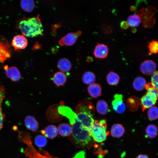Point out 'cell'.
Here are the masks:
<instances>
[{
	"instance_id": "obj_1",
	"label": "cell",
	"mask_w": 158,
	"mask_h": 158,
	"mask_svg": "<svg viewBox=\"0 0 158 158\" xmlns=\"http://www.w3.org/2000/svg\"><path fill=\"white\" fill-rule=\"evenodd\" d=\"M18 28L24 36L34 37L42 35L43 27L39 15L31 18H24L18 21Z\"/></svg>"
},
{
	"instance_id": "obj_2",
	"label": "cell",
	"mask_w": 158,
	"mask_h": 158,
	"mask_svg": "<svg viewBox=\"0 0 158 158\" xmlns=\"http://www.w3.org/2000/svg\"><path fill=\"white\" fill-rule=\"evenodd\" d=\"M70 136L71 140L76 147H88L93 144V139L90 132L83 128L78 118L72 125Z\"/></svg>"
},
{
	"instance_id": "obj_3",
	"label": "cell",
	"mask_w": 158,
	"mask_h": 158,
	"mask_svg": "<svg viewBox=\"0 0 158 158\" xmlns=\"http://www.w3.org/2000/svg\"><path fill=\"white\" fill-rule=\"evenodd\" d=\"M94 108L91 102L85 100L77 105L75 113L83 128L90 132L94 123L92 112Z\"/></svg>"
},
{
	"instance_id": "obj_4",
	"label": "cell",
	"mask_w": 158,
	"mask_h": 158,
	"mask_svg": "<svg viewBox=\"0 0 158 158\" xmlns=\"http://www.w3.org/2000/svg\"><path fill=\"white\" fill-rule=\"evenodd\" d=\"M18 140L27 145L24 153L27 158H57L51 156L47 152L43 151L42 153L38 152L33 147L30 134L25 133L21 135Z\"/></svg>"
},
{
	"instance_id": "obj_5",
	"label": "cell",
	"mask_w": 158,
	"mask_h": 158,
	"mask_svg": "<svg viewBox=\"0 0 158 158\" xmlns=\"http://www.w3.org/2000/svg\"><path fill=\"white\" fill-rule=\"evenodd\" d=\"M107 124L106 120L95 121L90 131V134L93 139L98 142L105 141L109 134L107 130Z\"/></svg>"
},
{
	"instance_id": "obj_6",
	"label": "cell",
	"mask_w": 158,
	"mask_h": 158,
	"mask_svg": "<svg viewBox=\"0 0 158 158\" xmlns=\"http://www.w3.org/2000/svg\"><path fill=\"white\" fill-rule=\"evenodd\" d=\"M11 51L7 40L4 37H0V68L5 60L10 58Z\"/></svg>"
},
{
	"instance_id": "obj_7",
	"label": "cell",
	"mask_w": 158,
	"mask_h": 158,
	"mask_svg": "<svg viewBox=\"0 0 158 158\" xmlns=\"http://www.w3.org/2000/svg\"><path fill=\"white\" fill-rule=\"evenodd\" d=\"M111 104L113 109L116 112L122 114L126 110V105L123 102V96L121 94H116L114 97Z\"/></svg>"
},
{
	"instance_id": "obj_8",
	"label": "cell",
	"mask_w": 158,
	"mask_h": 158,
	"mask_svg": "<svg viewBox=\"0 0 158 158\" xmlns=\"http://www.w3.org/2000/svg\"><path fill=\"white\" fill-rule=\"evenodd\" d=\"M82 33V31L80 30L75 32L68 33L59 41V43L61 46H72L75 43Z\"/></svg>"
},
{
	"instance_id": "obj_9",
	"label": "cell",
	"mask_w": 158,
	"mask_h": 158,
	"mask_svg": "<svg viewBox=\"0 0 158 158\" xmlns=\"http://www.w3.org/2000/svg\"><path fill=\"white\" fill-rule=\"evenodd\" d=\"M157 65L155 63L151 60H147L142 62L140 66V69L143 74L147 75H152L155 71Z\"/></svg>"
},
{
	"instance_id": "obj_10",
	"label": "cell",
	"mask_w": 158,
	"mask_h": 158,
	"mask_svg": "<svg viewBox=\"0 0 158 158\" xmlns=\"http://www.w3.org/2000/svg\"><path fill=\"white\" fill-rule=\"evenodd\" d=\"M58 111L60 114L68 118L72 125L75 123L78 118L75 112L68 107L63 105L59 106L58 108Z\"/></svg>"
},
{
	"instance_id": "obj_11",
	"label": "cell",
	"mask_w": 158,
	"mask_h": 158,
	"mask_svg": "<svg viewBox=\"0 0 158 158\" xmlns=\"http://www.w3.org/2000/svg\"><path fill=\"white\" fill-rule=\"evenodd\" d=\"M11 44L15 51H18L26 47L28 44V41L24 35H17L13 37Z\"/></svg>"
},
{
	"instance_id": "obj_12",
	"label": "cell",
	"mask_w": 158,
	"mask_h": 158,
	"mask_svg": "<svg viewBox=\"0 0 158 158\" xmlns=\"http://www.w3.org/2000/svg\"><path fill=\"white\" fill-rule=\"evenodd\" d=\"M109 48L106 45L97 43L93 52L95 57L97 59H102L106 58L108 54Z\"/></svg>"
},
{
	"instance_id": "obj_13",
	"label": "cell",
	"mask_w": 158,
	"mask_h": 158,
	"mask_svg": "<svg viewBox=\"0 0 158 158\" xmlns=\"http://www.w3.org/2000/svg\"><path fill=\"white\" fill-rule=\"evenodd\" d=\"M157 100L146 93L140 99V105L142 111L149 108L154 105Z\"/></svg>"
},
{
	"instance_id": "obj_14",
	"label": "cell",
	"mask_w": 158,
	"mask_h": 158,
	"mask_svg": "<svg viewBox=\"0 0 158 158\" xmlns=\"http://www.w3.org/2000/svg\"><path fill=\"white\" fill-rule=\"evenodd\" d=\"M5 71L7 77L13 81H18L22 78L20 72L16 67H11Z\"/></svg>"
},
{
	"instance_id": "obj_15",
	"label": "cell",
	"mask_w": 158,
	"mask_h": 158,
	"mask_svg": "<svg viewBox=\"0 0 158 158\" xmlns=\"http://www.w3.org/2000/svg\"><path fill=\"white\" fill-rule=\"evenodd\" d=\"M102 87L100 84L94 83L89 85L87 90L89 95L93 98H96L102 95Z\"/></svg>"
},
{
	"instance_id": "obj_16",
	"label": "cell",
	"mask_w": 158,
	"mask_h": 158,
	"mask_svg": "<svg viewBox=\"0 0 158 158\" xmlns=\"http://www.w3.org/2000/svg\"><path fill=\"white\" fill-rule=\"evenodd\" d=\"M24 121L25 125L28 130L35 132L39 128L38 122L35 118L32 116H26Z\"/></svg>"
},
{
	"instance_id": "obj_17",
	"label": "cell",
	"mask_w": 158,
	"mask_h": 158,
	"mask_svg": "<svg viewBox=\"0 0 158 158\" xmlns=\"http://www.w3.org/2000/svg\"><path fill=\"white\" fill-rule=\"evenodd\" d=\"M45 136L51 139L56 137L58 135V130L54 125H51L46 127L44 130L41 131Z\"/></svg>"
},
{
	"instance_id": "obj_18",
	"label": "cell",
	"mask_w": 158,
	"mask_h": 158,
	"mask_svg": "<svg viewBox=\"0 0 158 158\" xmlns=\"http://www.w3.org/2000/svg\"><path fill=\"white\" fill-rule=\"evenodd\" d=\"M127 107L131 111L137 110L140 105V99L135 96H131L128 98L126 102Z\"/></svg>"
},
{
	"instance_id": "obj_19",
	"label": "cell",
	"mask_w": 158,
	"mask_h": 158,
	"mask_svg": "<svg viewBox=\"0 0 158 158\" xmlns=\"http://www.w3.org/2000/svg\"><path fill=\"white\" fill-rule=\"evenodd\" d=\"M52 80L57 86H62L67 81L66 76L64 73L58 71L54 73Z\"/></svg>"
},
{
	"instance_id": "obj_20",
	"label": "cell",
	"mask_w": 158,
	"mask_h": 158,
	"mask_svg": "<svg viewBox=\"0 0 158 158\" xmlns=\"http://www.w3.org/2000/svg\"><path fill=\"white\" fill-rule=\"evenodd\" d=\"M125 131L124 128L121 124H115L111 127V133L112 136L119 138L123 135Z\"/></svg>"
},
{
	"instance_id": "obj_21",
	"label": "cell",
	"mask_w": 158,
	"mask_h": 158,
	"mask_svg": "<svg viewBox=\"0 0 158 158\" xmlns=\"http://www.w3.org/2000/svg\"><path fill=\"white\" fill-rule=\"evenodd\" d=\"M57 66L59 70L61 71L68 73L71 70L72 65L69 60L63 58L59 60L57 63Z\"/></svg>"
},
{
	"instance_id": "obj_22",
	"label": "cell",
	"mask_w": 158,
	"mask_h": 158,
	"mask_svg": "<svg viewBox=\"0 0 158 158\" xmlns=\"http://www.w3.org/2000/svg\"><path fill=\"white\" fill-rule=\"evenodd\" d=\"M58 131L60 135L63 137L70 136L72 132V127L67 123H61L58 126Z\"/></svg>"
},
{
	"instance_id": "obj_23",
	"label": "cell",
	"mask_w": 158,
	"mask_h": 158,
	"mask_svg": "<svg viewBox=\"0 0 158 158\" xmlns=\"http://www.w3.org/2000/svg\"><path fill=\"white\" fill-rule=\"evenodd\" d=\"M146 84L145 79L142 77L139 76L134 79L133 85L135 90L138 91H141L145 88Z\"/></svg>"
},
{
	"instance_id": "obj_24",
	"label": "cell",
	"mask_w": 158,
	"mask_h": 158,
	"mask_svg": "<svg viewBox=\"0 0 158 158\" xmlns=\"http://www.w3.org/2000/svg\"><path fill=\"white\" fill-rule=\"evenodd\" d=\"M96 109L97 112L101 115H105L109 111L108 104L104 100H100L97 102Z\"/></svg>"
},
{
	"instance_id": "obj_25",
	"label": "cell",
	"mask_w": 158,
	"mask_h": 158,
	"mask_svg": "<svg viewBox=\"0 0 158 158\" xmlns=\"http://www.w3.org/2000/svg\"><path fill=\"white\" fill-rule=\"evenodd\" d=\"M82 79L84 83L90 85L94 83L96 80V76L93 72L87 71L83 73Z\"/></svg>"
},
{
	"instance_id": "obj_26",
	"label": "cell",
	"mask_w": 158,
	"mask_h": 158,
	"mask_svg": "<svg viewBox=\"0 0 158 158\" xmlns=\"http://www.w3.org/2000/svg\"><path fill=\"white\" fill-rule=\"evenodd\" d=\"M127 22L129 26L134 28L140 25L141 20L138 14H134L128 16Z\"/></svg>"
},
{
	"instance_id": "obj_27",
	"label": "cell",
	"mask_w": 158,
	"mask_h": 158,
	"mask_svg": "<svg viewBox=\"0 0 158 158\" xmlns=\"http://www.w3.org/2000/svg\"><path fill=\"white\" fill-rule=\"evenodd\" d=\"M20 6L22 9L25 12H32L35 6L34 1L31 0H23L21 1Z\"/></svg>"
},
{
	"instance_id": "obj_28",
	"label": "cell",
	"mask_w": 158,
	"mask_h": 158,
	"mask_svg": "<svg viewBox=\"0 0 158 158\" xmlns=\"http://www.w3.org/2000/svg\"><path fill=\"white\" fill-rule=\"evenodd\" d=\"M106 79L107 82L109 85H114L118 83L120 77L117 74L111 71L107 74Z\"/></svg>"
},
{
	"instance_id": "obj_29",
	"label": "cell",
	"mask_w": 158,
	"mask_h": 158,
	"mask_svg": "<svg viewBox=\"0 0 158 158\" xmlns=\"http://www.w3.org/2000/svg\"><path fill=\"white\" fill-rule=\"evenodd\" d=\"M147 136L150 139H153L157 135L158 128L155 125L150 124L146 127L145 130Z\"/></svg>"
},
{
	"instance_id": "obj_30",
	"label": "cell",
	"mask_w": 158,
	"mask_h": 158,
	"mask_svg": "<svg viewBox=\"0 0 158 158\" xmlns=\"http://www.w3.org/2000/svg\"><path fill=\"white\" fill-rule=\"evenodd\" d=\"M147 116L150 121L154 120L158 118V109L155 106H152L149 108L147 111Z\"/></svg>"
},
{
	"instance_id": "obj_31",
	"label": "cell",
	"mask_w": 158,
	"mask_h": 158,
	"mask_svg": "<svg viewBox=\"0 0 158 158\" xmlns=\"http://www.w3.org/2000/svg\"><path fill=\"white\" fill-rule=\"evenodd\" d=\"M36 145L39 147H43L46 145L47 140L44 136L39 135L36 137L35 139Z\"/></svg>"
},
{
	"instance_id": "obj_32",
	"label": "cell",
	"mask_w": 158,
	"mask_h": 158,
	"mask_svg": "<svg viewBox=\"0 0 158 158\" xmlns=\"http://www.w3.org/2000/svg\"><path fill=\"white\" fill-rule=\"evenodd\" d=\"M149 53L148 55L152 54H157L158 52V42L156 40L150 42L148 45Z\"/></svg>"
},
{
	"instance_id": "obj_33",
	"label": "cell",
	"mask_w": 158,
	"mask_h": 158,
	"mask_svg": "<svg viewBox=\"0 0 158 158\" xmlns=\"http://www.w3.org/2000/svg\"><path fill=\"white\" fill-rule=\"evenodd\" d=\"M151 84L154 88L158 89V72L155 71L152 74L151 78Z\"/></svg>"
},
{
	"instance_id": "obj_34",
	"label": "cell",
	"mask_w": 158,
	"mask_h": 158,
	"mask_svg": "<svg viewBox=\"0 0 158 158\" xmlns=\"http://www.w3.org/2000/svg\"><path fill=\"white\" fill-rule=\"evenodd\" d=\"M3 100L0 99V130L3 127L4 122L5 119V115L3 113L1 104Z\"/></svg>"
},
{
	"instance_id": "obj_35",
	"label": "cell",
	"mask_w": 158,
	"mask_h": 158,
	"mask_svg": "<svg viewBox=\"0 0 158 158\" xmlns=\"http://www.w3.org/2000/svg\"><path fill=\"white\" fill-rule=\"evenodd\" d=\"M85 154L84 150L81 151L77 153L73 158H85Z\"/></svg>"
},
{
	"instance_id": "obj_36",
	"label": "cell",
	"mask_w": 158,
	"mask_h": 158,
	"mask_svg": "<svg viewBox=\"0 0 158 158\" xmlns=\"http://www.w3.org/2000/svg\"><path fill=\"white\" fill-rule=\"evenodd\" d=\"M129 25L126 21H123L120 23V27L123 29H126L129 27Z\"/></svg>"
},
{
	"instance_id": "obj_37",
	"label": "cell",
	"mask_w": 158,
	"mask_h": 158,
	"mask_svg": "<svg viewBox=\"0 0 158 158\" xmlns=\"http://www.w3.org/2000/svg\"><path fill=\"white\" fill-rule=\"evenodd\" d=\"M136 158H149L148 156L146 154H140L138 155Z\"/></svg>"
},
{
	"instance_id": "obj_38",
	"label": "cell",
	"mask_w": 158,
	"mask_h": 158,
	"mask_svg": "<svg viewBox=\"0 0 158 158\" xmlns=\"http://www.w3.org/2000/svg\"><path fill=\"white\" fill-rule=\"evenodd\" d=\"M135 9V7L133 6H132L130 7V10L131 11H133Z\"/></svg>"
},
{
	"instance_id": "obj_39",
	"label": "cell",
	"mask_w": 158,
	"mask_h": 158,
	"mask_svg": "<svg viewBox=\"0 0 158 158\" xmlns=\"http://www.w3.org/2000/svg\"><path fill=\"white\" fill-rule=\"evenodd\" d=\"M8 68V66L7 65L5 66L4 67V69L5 70H7Z\"/></svg>"
}]
</instances>
